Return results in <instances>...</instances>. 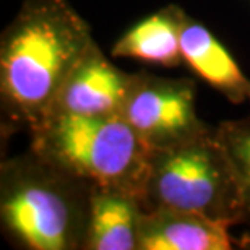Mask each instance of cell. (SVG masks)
I'll list each match as a JSON object with an SVG mask.
<instances>
[{
    "label": "cell",
    "instance_id": "6da1fadb",
    "mask_svg": "<svg viewBox=\"0 0 250 250\" xmlns=\"http://www.w3.org/2000/svg\"><path fill=\"white\" fill-rule=\"evenodd\" d=\"M94 42L68 0H24L0 36L2 137L31 130Z\"/></svg>",
    "mask_w": 250,
    "mask_h": 250
},
{
    "label": "cell",
    "instance_id": "7a4b0ae2",
    "mask_svg": "<svg viewBox=\"0 0 250 250\" xmlns=\"http://www.w3.org/2000/svg\"><path fill=\"white\" fill-rule=\"evenodd\" d=\"M91 187L33 149L0 164V224L21 250H83Z\"/></svg>",
    "mask_w": 250,
    "mask_h": 250
},
{
    "label": "cell",
    "instance_id": "3957f363",
    "mask_svg": "<svg viewBox=\"0 0 250 250\" xmlns=\"http://www.w3.org/2000/svg\"><path fill=\"white\" fill-rule=\"evenodd\" d=\"M29 149L91 190L142 202L153 149L122 117L49 114L29 130Z\"/></svg>",
    "mask_w": 250,
    "mask_h": 250
},
{
    "label": "cell",
    "instance_id": "277c9868",
    "mask_svg": "<svg viewBox=\"0 0 250 250\" xmlns=\"http://www.w3.org/2000/svg\"><path fill=\"white\" fill-rule=\"evenodd\" d=\"M142 205L197 213L231 226L246 223L242 192L216 128L164 149H153Z\"/></svg>",
    "mask_w": 250,
    "mask_h": 250
},
{
    "label": "cell",
    "instance_id": "5b68a950",
    "mask_svg": "<svg viewBox=\"0 0 250 250\" xmlns=\"http://www.w3.org/2000/svg\"><path fill=\"white\" fill-rule=\"evenodd\" d=\"M197 83L149 72L132 75L121 117L151 149L182 145L208 133L197 112Z\"/></svg>",
    "mask_w": 250,
    "mask_h": 250
},
{
    "label": "cell",
    "instance_id": "8992f818",
    "mask_svg": "<svg viewBox=\"0 0 250 250\" xmlns=\"http://www.w3.org/2000/svg\"><path fill=\"white\" fill-rule=\"evenodd\" d=\"M132 75L111 62L94 41L65 78L49 114L121 117Z\"/></svg>",
    "mask_w": 250,
    "mask_h": 250
},
{
    "label": "cell",
    "instance_id": "52a82bcc",
    "mask_svg": "<svg viewBox=\"0 0 250 250\" xmlns=\"http://www.w3.org/2000/svg\"><path fill=\"white\" fill-rule=\"evenodd\" d=\"M231 224L182 209H143L138 250H231Z\"/></svg>",
    "mask_w": 250,
    "mask_h": 250
},
{
    "label": "cell",
    "instance_id": "ba28073f",
    "mask_svg": "<svg viewBox=\"0 0 250 250\" xmlns=\"http://www.w3.org/2000/svg\"><path fill=\"white\" fill-rule=\"evenodd\" d=\"M181 51L184 63L229 103H250V78L221 41L188 13L181 29Z\"/></svg>",
    "mask_w": 250,
    "mask_h": 250
},
{
    "label": "cell",
    "instance_id": "9c48e42d",
    "mask_svg": "<svg viewBox=\"0 0 250 250\" xmlns=\"http://www.w3.org/2000/svg\"><path fill=\"white\" fill-rule=\"evenodd\" d=\"M186 13L179 5L171 3L145 17L114 42L112 57L132 59L164 68L181 67L184 63L181 29Z\"/></svg>",
    "mask_w": 250,
    "mask_h": 250
},
{
    "label": "cell",
    "instance_id": "30bf717a",
    "mask_svg": "<svg viewBox=\"0 0 250 250\" xmlns=\"http://www.w3.org/2000/svg\"><path fill=\"white\" fill-rule=\"evenodd\" d=\"M143 209L130 195L93 190L83 250H138Z\"/></svg>",
    "mask_w": 250,
    "mask_h": 250
},
{
    "label": "cell",
    "instance_id": "8fae6325",
    "mask_svg": "<svg viewBox=\"0 0 250 250\" xmlns=\"http://www.w3.org/2000/svg\"><path fill=\"white\" fill-rule=\"evenodd\" d=\"M214 128L236 171L246 209V224L250 229V117L224 121Z\"/></svg>",
    "mask_w": 250,
    "mask_h": 250
}]
</instances>
